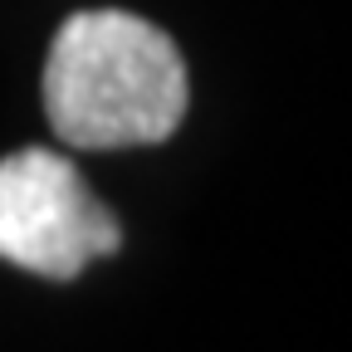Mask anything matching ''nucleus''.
<instances>
[{
	"label": "nucleus",
	"instance_id": "1",
	"mask_svg": "<svg viewBox=\"0 0 352 352\" xmlns=\"http://www.w3.org/2000/svg\"><path fill=\"white\" fill-rule=\"evenodd\" d=\"M186 64L166 30L127 10H78L44 59V118L83 152L166 142L186 118Z\"/></svg>",
	"mask_w": 352,
	"mask_h": 352
},
{
	"label": "nucleus",
	"instance_id": "2",
	"mask_svg": "<svg viewBox=\"0 0 352 352\" xmlns=\"http://www.w3.org/2000/svg\"><path fill=\"white\" fill-rule=\"evenodd\" d=\"M118 215L88 191L83 171L50 152L25 147L0 162V259L39 279H78L94 259L118 254Z\"/></svg>",
	"mask_w": 352,
	"mask_h": 352
}]
</instances>
